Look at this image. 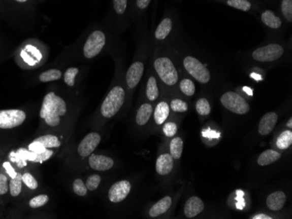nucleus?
<instances>
[{
    "instance_id": "f257e3e1",
    "label": "nucleus",
    "mask_w": 292,
    "mask_h": 219,
    "mask_svg": "<svg viewBox=\"0 0 292 219\" xmlns=\"http://www.w3.org/2000/svg\"><path fill=\"white\" fill-rule=\"evenodd\" d=\"M67 113V105L62 98L54 92L46 94L41 105L40 116L45 120L47 125L57 127L60 123V116Z\"/></svg>"
},
{
    "instance_id": "f03ea898",
    "label": "nucleus",
    "mask_w": 292,
    "mask_h": 219,
    "mask_svg": "<svg viewBox=\"0 0 292 219\" xmlns=\"http://www.w3.org/2000/svg\"><path fill=\"white\" fill-rule=\"evenodd\" d=\"M125 100V91L122 87H114L101 106V113L105 118H112L119 112Z\"/></svg>"
},
{
    "instance_id": "7ed1b4c3",
    "label": "nucleus",
    "mask_w": 292,
    "mask_h": 219,
    "mask_svg": "<svg viewBox=\"0 0 292 219\" xmlns=\"http://www.w3.org/2000/svg\"><path fill=\"white\" fill-rule=\"evenodd\" d=\"M154 68L159 76L161 81L168 86H174L179 80V75L177 72L173 61L167 57L157 58L154 61Z\"/></svg>"
},
{
    "instance_id": "20e7f679",
    "label": "nucleus",
    "mask_w": 292,
    "mask_h": 219,
    "mask_svg": "<svg viewBox=\"0 0 292 219\" xmlns=\"http://www.w3.org/2000/svg\"><path fill=\"white\" fill-rule=\"evenodd\" d=\"M220 102L225 108L237 115H246L250 106L247 100L236 92H226L220 97Z\"/></svg>"
},
{
    "instance_id": "39448f33",
    "label": "nucleus",
    "mask_w": 292,
    "mask_h": 219,
    "mask_svg": "<svg viewBox=\"0 0 292 219\" xmlns=\"http://www.w3.org/2000/svg\"><path fill=\"white\" fill-rule=\"evenodd\" d=\"M183 64L189 75L197 82L202 84H207L210 82V72L198 59L192 56L185 57Z\"/></svg>"
},
{
    "instance_id": "423d86ee",
    "label": "nucleus",
    "mask_w": 292,
    "mask_h": 219,
    "mask_svg": "<svg viewBox=\"0 0 292 219\" xmlns=\"http://www.w3.org/2000/svg\"><path fill=\"white\" fill-rule=\"evenodd\" d=\"M284 50L279 44H270L259 47L252 53V58L259 62H272L283 56Z\"/></svg>"
},
{
    "instance_id": "0eeeda50",
    "label": "nucleus",
    "mask_w": 292,
    "mask_h": 219,
    "mask_svg": "<svg viewBox=\"0 0 292 219\" xmlns=\"http://www.w3.org/2000/svg\"><path fill=\"white\" fill-rule=\"evenodd\" d=\"M106 43V37L102 31H94L88 36L83 47V54L86 58L92 59L98 55Z\"/></svg>"
},
{
    "instance_id": "6e6552de",
    "label": "nucleus",
    "mask_w": 292,
    "mask_h": 219,
    "mask_svg": "<svg viewBox=\"0 0 292 219\" xmlns=\"http://www.w3.org/2000/svg\"><path fill=\"white\" fill-rule=\"evenodd\" d=\"M26 115L22 110H0V129H14L25 122Z\"/></svg>"
},
{
    "instance_id": "1a4fd4ad",
    "label": "nucleus",
    "mask_w": 292,
    "mask_h": 219,
    "mask_svg": "<svg viewBox=\"0 0 292 219\" xmlns=\"http://www.w3.org/2000/svg\"><path fill=\"white\" fill-rule=\"evenodd\" d=\"M132 190V185L129 181L122 180L116 181L109 191V199L114 204H117L124 200L128 197Z\"/></svg>"
},
{
    "instance_id": "9d476101",
    "label": "nucleus",
    "mask_w": 292,
    "mask_h": 219,
    "mask_svg": "<svg viewBox=\"0 0 292 219\" xmlns=\"http://www.w3.org/2000/svg\"><path fill=\"white\" fill-rule=\"evenodd\" d=\"M101 136L98 133L92 132L86 135L77 148L79 155L82 157L90 156L100 143Z\"/></svg>"
},
{
    "instance_id": "9b49d317",
    "label": "nucleus",
    "mask_w": 292,
    "mask_h": 219,
    "mask_svg": "<svg viewBox=\"0 0 292 219\" xmlns=\"http://www.w3.org/2000/svg\"><path fill=\"white\" fill-rule=\"evenodd\" d=\"M145 66L140 61H137L129 66L126 74V82L129 88H134L139 85L142 76L144 75Z\"/></svg>"
},
{
    "instance_id": "f8f14e48",
    "label": "nucleus",
    "mask_w": 292,
    "mask_h": 219,
    "mask_svg": "<svg viewBox=\"0 0 292 219\" xmlns=\"http://www.w3.org/2000/svg\"><path fill=\"white\" fill-rule=\"evenodd\" d=\"M89 166L91 169L98 171H106L112 169L114 166V160L110 157L103 155H92L88 159Z\"/></svg>"
},
{
    "instance_id": "ddd939ff",
    "label": "nucleus",
    "mask_w": 292,
    "mask_h": 219,
    "mask_svg": "<svg viewBox=\"0 0 292 219\" xmlns=\"http://www.w3.org/2000/svg\"><path fill=\"white\" fill-rule=\"evenodd\" d=\"M277 121H278V116L277 113L274 112H269L265 114L259 122L258 127V132L262 135H267L273 131L274 128L276 127Z\"/></svg>"
},
{
    "instance_id": "4468645a",
    "label": "nucleus",
    "mask_w": 292,
    "mask_h": 219,
    "mask_svg": "<svg viewBox=\"0 0 292 219\" xmlns=\"http://www.w3.org/2000/svg\"><path fill=\"white\" fill-rule=\"evenodd\" d=\"M204 210V203L198 197H192L186 201L184 207V213L187 218H193Z\"/></svg>"
},
{
    "instance_id": "2eb2a0df",
    "label": "nucleus",
    "mask_w": 292,
    "mask_h": 219,
    "mask_svg": "<svg viewBox=\"0 0 292 219\" xmlns=\"http://www.w3.org/2000/svg\"><path fill=\"white\" fill-rule=\"evenodd\" d=\"M171 154H163L157 157L156 161V170L160 175H169L174 166V162Z\"/></svg>"
},
{
    "instance_id": "dca6fc26",
    "label": "nucleus",
    "mask_w": 292,
    "mask_h": 219,
    "mask_svg": "<svg viewBox=\"0 0 292 219\" xmlns=\"http://www.w3.org/2000/svg\"><path fill=\"white\" fill-rule=\"evenodd\" d=\"M20 57L29 66H35L41 60V53L36 47L26 45L20 52Z\"/></svg>"
},
{
    "instance_id": "f3484780",
    "label": "nucleus",
    "mask_w": 292,
    "mask_h": 219,
    "mask_svg": "<svg viewBox=\"0 0 292 219\" xmlns=\"http://www.w3.org/2000/svg\"><path fill=\"white\" fill-rule=\"evenodd\" d=\"M286 195L283 191H275L268 197L266 205L272 211L282 210L286 203Z\"/></svg>"
},
{
    "instance_id": "a211bd4d",
    "label": "nucleus",
    "mask_w": 292,
    "mask_h": 219,
    "mask_svg": "<svg viewBox=\"0 0 292 219\" xmlns=\"http://www.w3.org/2000/svg\"><path fill=\"white\" fill-rule=\"evenodd\" d=\"M171 205H172V198L168 196L163 197L161 200L158 201L151 207V210H149V216L151 217L161 216L162 214L169 210Z\"/></svg>"
},
{
    "instance_id": "6ab92c4d",
    "label": "nucleus",
    "mask_w": 292,
    "mask_h": 219,
    "mask_svg": "<svg viewBox=\"0 0 292 219\" xmlns=\"http://www.w3.org/2000/svg\"><path fill=\"white\" fill-rule=\"evenodd\" d=\"M170 114V106L166 101H161L157 104L154 111V120L157 125L163 124L167 121Z\"/></svg>"
},
{
    "instance_id": "aec40b11",
    "label": "nucleus",
    "mask_w": 292,
    "mask_h": 219,
    "mask_svg": "<svg viewBox=\"0 0 292 219\" xmlns=\"http://www.w3.org/2000/svg\"><path fill=\"white\" fill-rule=\"evenodd\" d=\"M282 157L281 154L278 153L277 151L274 150H267L264 151L263 153L259 156L257 159V163L260 166H268L270 164L277 162Z\"/></svg>"
},
{
    "instance_id": "412c9836",
    "label": "nucleus",
    "mask_w": 292,
    "mask_h": 219,
    "mask_svg": "<svg viewBox=\"0 0 292 219\" xmlns=\"http://www.w3.org/2000/svg\"><path fill=\"white\" fill-rule=\"evenodd\" d=\"M152 112L153 108L151 104L145 103L140 106L136 116V122L138 123V125H145L151 118Z\"/></svg>"
},
{
    "instance_id": "4be33fe9",
    "label": "nucleus",
    "mask_w": 292,
    "mask_h": 219,
    "mask_svg": "<svg viewBox=\"0 0 292 219\" xmlns=\"http://www.w3.org/2000/svg\"><path fill=\"white\" fill-rule=\"evenodd\" d=\"M262 21L264 22V25H267L268 27L271 29H278L282 25V20L278 18L275 13L270 11L266 10L264 13H263L261 16Z\"/></svg>"
},
{
    "instance_id": "5701e85b",
    "label": "nucleus",
    "mask_w": 292,
    "mask_h": 219,
    "mask_svg": "<svg viewBox=\"0 0 292 219\" xmlns=\"http://www.w3.org/2000/svg\"><path fill=\"white\" fill-rule=\"evenodd\" d=\"M173 29V21L169 18H166L161 21L155 31V38L158 41H163L170 34Z\"/></svg>"
},
{
    "instance_id": "b1692460",
    "label": "nucleus",
    "mask_w": 292,
    "mask_h": 219,
    "mask_svg": "<svg viewBox=\"0 0 292 219\" xmlns=\"http://www.w3.org/2000/svg\"><path fill=\"white\" fill-rule=\"evenodd\" d=\"M35 141L42 144L46 149L59 148L61 144L59 138L57 137L56 135H42V136L36 138Z\"/></svg>"
},
{
    "instance_id": "393cba45",
    "label": "nucleus",
    "mask_w": 292,
    "mask_h": 219,
    "mask_svg": "<svg viewBox=\"0 0 292 219\" xmlns=\"http://www.w3.org/2000/svg\"><path fill=\"white\" fill-rule=\"evenodd\" d=\"M183 140L180 137L173 138L170 142V154L173 159L179 160L182 156Z\"/></svg>"
},
{
    "instance_id": "a878e982",
    "label": "nucleus",
    "mask_w": 292,
    "mask_h": 219,
    "mask_svg": "<svg viewBox=\"0 0 292 219\" xmlns=\"http://www.w3.org/2000/svg\"><path fill=\"white\" fill-rule=\"evenodd\" d=\"M159 94V91L157 88V81L153 76H151L149 78L146 85V96H147L149 100L153 101L156 100L158 97Z\"/></svg>"
},
{
    "instance_id": "bb28decb",
    "label": "nucleus",
    "mask_w": 292,
    "mask_h": 219,
    "mask_svg": "<svg viewBox=\"0 0 292 219\" xmlns=\"http://www.w3.org/2000/svg\"><path fill=\"white\" fill-rule=\"evenodd\" d=\"M22 175L17 173L15 177H13L10 181L9 191L13 197H18L22 191Z\"/></svg>"
},
{
    "instance_id": "cd10ccee",
    "label": "nucleus",
    "mask_w": 292,
    "mask_h": 219,
    "mask_svg": "<svg viewBox=\"0 0 292 219\" xmlns=\"http://www.w3.org/2000/svg\"><path fill=\"white\" fill-rule=\"evenodd\" d=\"M292 144L291 130H285L280 134L277 140V147L280 150H287Z\"/></svg>"
},
{
    "instance_id": "c85d7f7f",
    "label": "nucleus",
    "mask_w": 292,
    "mask_h": 219,
    "mask_svg": "<svg viewBox=\"0 0 292 219\" xmlns=\"http://www.w3.org/2000/svg\"><path fill=\"white\" fill-rule=\"evenodd\" d=\"M62 74L58 69H49L46 72H42L39 79L41 82H49L60 80Z\"/></svg>"
},
{
    "instance_id": "c756f323",
    "label": "nucleus",
    "mask_w": 292,
    "mask_h": 219,
    "mask_svg": "<svg viewBox=\"0 0 292 219\" xmlns=\"http://www.w3.org/2000/svg\"><path fill=\"white\" fill-rule=\"evenodd\" d=\"M195 108L199 115L201 116H208L211 112L210 103L206 98H201L197 100Z\"/></svg>"
},
{
    "instance_id": "7c9ffc66",
    "label": "nucleus",
    "mask_w": 292,
    "mask_h": 219,
    "mask_svg": "<svg viewBox=\"0 0 292 219\" xmlns=\"http://www.w3.org/2000/svg\"><path fill=\"white\" fill-rule=\"evenodd\" d=\"M179 88L186 96H192L195 94V85L189 79H184L179 84Z\"/></svg>"
},
{
    "instance_id": "2f4dec72",
    "label": "nucleus",
    "mask_w": 292,
    "mask_h": 219,
    "mask_svg": "<svg viewBox=\"0 0 292 219\" xmlns=\"http://www.w3.org/2000/svg\"><path fill=\"white\" fill-rule=\"evenodd\" d=\"M226 4L233 8L241 10L243 12H248L252 7L251 3L248 0H228Z\"/></svg>"
},
{
    "instance_id": "473e14b6",
    "label": "nucleus",
    "mask_w": 292,
    "mask_h": 219,
    "mask_svg": "<svg viewBox=\"0 0 292 219\" xmlns=\"http://www.w3.org/2000/svg\"><path fill=\"white\" fill-rule=\"evenodd\" d=\"M170 107L173 112H177V113H184L188 110L187 104L185 103V101L181 99H173L171 101Z\"/></svg>"
},
{
    "instance_id": "72a5a7b5",
    "label": "nucleus",
    "mask_w": 292,
    "mask_h": 219,
    "mask_svg": "<svg viewBox=\"0 0 292 219\" xmlns=\"http://www.w3.org/2000/svg\"><path fill=\"white\" fill-rule=\"evenodd\" d=\"M48 201H49V197L47 195H39L37 197H35L29 201V206L34 208V209L40 208V207L44 206L45 204H47Z\"/></svg>"
},
{
    "instance_id": "f704fd0d",
    "label": "nucleus",
    "mask_w": 292,
    "mask_h": 219,
    "mask_svg": "<svg viewBox=\"0 0 292 219\" xmlns=\"http://www.w3.org/2000/svg\"><path fill=\"white\" fill-rule=\"evenodd\" d=\"M79 69L77 67H70L67 70L64 75V82L68 86L73 87L76 82V76L78 74Z\"/></svg>"
},
{
    "instance_id": "c9c22d12",
    "label": "nucleus",
    "mask_w": 292,
    "mask_h": 219,
    "mask_svg": "<svg viewBox=\"0 0 292 219\" xmlns=\"http://www.w3.org/2000/svg\"><path fill=\"white\" fill-rule=\"evenodd\" d=\"M73 189L76 195L80 197H84L88 193V189L86 187L84 181L82 179H76L73 184Z\"/></svg>"
},
{
    "instance_id": "e433bc0d",
    "label": "nucleus",
    "mask_w": 292,
    "mask_h": 219,
    "mask_svg": "<svg viewBox=\"0 0 292 219\" xmlns=\"http://www.w3.org/2000/svg\"><path fill=\"white\" fill-rule=\"evenodd\" d=\"M282 13L287 21H292V0H283L282 1Z\"/></svg>"
},
{
    "instance_id": "4c0bfd02",
    "label": "nucleus",
    "mask_w": 292,
    "mask_h": 219,
    "mask_svg": "<svg viewBox=\"0 0 292 219\" xmlns=\"http://www.w3.org/2000/svg\"><path fill=\"white\" fill-rule=\"evenodd\" d=\"M100 182V175H90V176H88L85 185H86V187L88 189V191H95V190L98 188Z\"/></svg>"
},
{
    "instance_id": "58836bf2",
    "label": "nucleus",
    "mask_w": 292,
    "mask_h": 219,
    "mask_svg": "<svg viewBox=\"0 0 292 219\" xmlns=\"http://www.w3.org/2000/svg\"><path fill=\"white\" fill-rule=\"evenodd\" d=\"M22 181L30 190H36L38 188V181H36V179L30 173H25L22 175Z\"/></svg>"
},
{
    "instance_id": "ea45409f",
    "label": "nucleus",
    "mask_w": 292,
    "mask_h": 219,
    "mask_svg": "<svg viewBox=\"0 0 292 219\" xmlns=\"http://www.w3.org/2000/svg\"><path fill=\"white\" fill-rule=\"evenodd\" d=\"M178 131V127L174 122H167L164 125L163 132L165 135L168 137H173L176 135Z\"/></svg>"
},
{
    "instance_id": "a19ab883",
    "label": "nucleus",
    "mask_w": 292,
    "mask_h": 219,
    "mask_svg": "<svg viewBox=\"0 0 292 219\" xmlns=\"http://www.w3.org/2000/svg\"><path fill=\"white\" fill-rule=\"evenodd\" d=\"M114 9L117 14H123L127 8V0H113Z\"/></svg>"
},
{
    "instance_id": "79ce46f5",
    "label": "nucleus",
    "mask_w": 292,
    "mask_h": 219,
    "mask_svg": "<svg viewBox=\"0 0 292 219\" xmlns=\"http://www.w3.org/2000/svg\"><path fill=\"white\" fill-rule=\"evenodd\" d=\"M53 154H54L53 151H49V149H47L44 152L37 154L34 162H35V163H43L45 161L49 159V158L53 156Z\"/></svg>"
},
{
    "instance_id": "37998d69",
    "label": "nucleus",
    "mask_w": 292,
    "mask_h": 219,
    "mask_svg": "<svg viewBox=\"0 0 292 219\" xmlns=\"http://www.w3.org/2000/svg\"><path fill=\"white\" fill-rule=\"evenodd\" d=\"M9 191V185L7 176L4 174H0V195L7 194Z\"/></svg>"
},
{
    "instance_id": "c03bdc74",
    "label": "nucleus",
    "mask_w": 292,
    "mask_h": 219,
    "mask_svg": "<svg viewBox=\"0 0 292 219\" xmlns=\"http://www.w3.org/2000/svg\"><path fill=\"white\" fill-rule=\"evenodd\" d=\"M28 150L30 152L40 154L42 153V152H44L47 149H46L42 144L38 142V141H34L31 144H30V145H29Z\"/></svg>"
},
{
    "instance_id": "a18cd8bd",
    "label": "nucleus",
    "mask_w": 292,
    "mask_h": 219,
    "mask_svg": "<svg viewBox=\"0 0 292 219\" xmlns=\"http://www.w3.org/2000/svg\"><path fill=\"white\" fill-rule=\"evenodd\" d=\"M3 166L4 168L6 169V170H7V172L8 173V175H9L12 178L15 177L16 175H17V172H15V170L13 169V167H12L9 162L4 163Z\"/></svg>"
},
{
    "instance_id": "49530a36",
    "label": "nucleus",
    "mask_w": 292,
    "mask_h": 219,
    "mask_svg": "<svg viewBox=\"0 0 292 219\" xmlns=\"http://www.w3.org/2000/svg\"><path fill=\"white\" fill-rule=\"evenodd\" d=\"M151 0H137V6L139 9H145L151 3Z\"/></svg>"
},
{
    "instance_id": "de8ad7c7",
    "label": "nucleus",
    "mask_w": 292,
    "mask_h": 219,
    "mask_svg": "<svg viewBox=\"0 0 292 219\" xmlns=\"http://www.w3.org/2000/svg\"><path fill=\"white\" fill-rule=\"evenodd\" d=\"M252 219H272V217L270 216H268L266 214H257V215H254V216H252Z\"/></svg>"
},
{
    "instance_id": "09e8293b",
    "label": "nucleus",
    "mask_w": 292,
    "mask_h": 219,
    "mask_svg": "<svg viewBox=\"0 0 292 219\" xmlns=\"http://www.w3.org/2000/svg\"><path fill=\"white\" fill-rule=\"evenodd\" d=\"M287 127H288L289 129H292V118H289V121L287 122Z\"/></svg>"
},
{
    "instance_id": "8fccbe9b",
    "label": "nucleus",
    "mask_w": 292,
    "mask_h": 219,
    "mask_svg": "<svg viewBox=\"0 0 292 219\" xmlns=\"http://www.w3.org/2000/svg\"><path fill=\"white\" fill-rule=\"evenodd\" d=\"M17 2H19V3H25L26 1H28V0H15Z\"/></svg>"
}]
</instances>
